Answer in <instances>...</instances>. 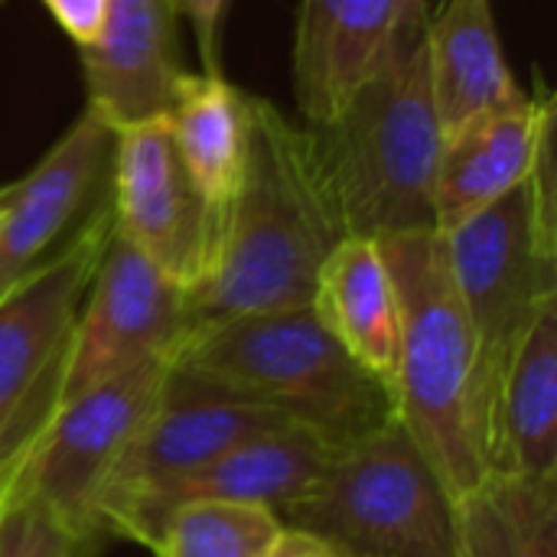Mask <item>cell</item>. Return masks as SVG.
Here are the masks:
<instances>
[{
  "label": "cell",
  "instance_id": "obj_5",
  "mask_svg": "<svg viewBox=\"0 0 557 557\" xmlns=\"http://www.w3.org/2000/svg\"><path fill=\"white\" fill-rule=\"evenodd\" d=\"M170 362L271 408L333 450L395 418L392 392L326 333L310 307L202 326Z\"/></svg>",
  "mask_w": 557,
  "mask_h": 557
},
{
  "label": "cell",
  "instance_id": "obj_1",
  "mask_svg": "<svg viewBox=\"0 0 557 557\" xmlns=\"http://www.w3.org/2000/svg\"><path fill=\"white\" fill-rule=\"evenodd\" d=\"M339 238L346 232L310 127L251 98L245 170L219 215L209 268L186 290V336L238 317L310 307Z\"/></svg>",
  "mask_w": 557,
  "mask_h": 557
},
{
  "label": "cell",
  "instance_id": "obj_22",
  "mask_svg": "<svg viewBox=\"0 0 557 557\" xmlns=\"http://www.w3.org/2000/svg\"><path fill=\"white\" fill-rule=\"evenodd\" d=\"M284 522L274 509L232 499H189L170 509L157 557H271Z\"/></svg>",
  "mask_w": 557,
  "mask_h": 557
},
{
  "label": "cell",
  "instance_id": "obj_18",
  "mask_svg": "<svg viewBox=\"0 0 557 557\" xmlns=\"http://www.w3.org/2000/svg\"><path fill=\"white\" fill-rule=\"evenodd\" d=\"M493 473L557 480V297L542 304L512 356Z\"/></svg>",
  "mask_w": 557,
  "mask_h": 557
},
{
  "label": "cell",
  "instance_id": "obj_8",
  "mask_svg": "<svg viewBox=\"0 0 557 557\" xmlns=\"http://www.w3.org/2000/svg\"><path fill=\"white\" fill-rule=\"evenodd\" d=\"M111 232L108 196L59 255L0 294V483L59 408L72 326Z\"/></svg>",
  "mask_w": 557,
  "mask_h": 557
},
{
  "label": "cell",
  "instance_id": "obj_25",
  "mask_svg": "<svg viewBox=\"0 0 557 557\" xmlns=\"http://www.w3.org/2000/svg\"><path fill=\"white\" fill-rule=\"evenodd\" d=\"M49 7V13L55 16V23L78 42H91L101 29L104 20V7L108 0H42Z\"/></svg>",
  "mask_w": 557,
  "mask_h": 557
},
{
  "label": "cell",
  "instance_id": "obj_24",
  "mask_svg": "<svg viewBox=\"0 0 557 557\" xmlns=\"http://www.w3.org/2000/svg\"><path fill=\"white\" fill-rule=\"evenodd\" d=\"M225 3H228V0H173L176 13H186V20H189L193 29H196V46H199L202 72H212V75L222 72V62H219V39H222Z\"/></svg>",
  "mask_w": 557,
  "mask_h": 557
},
{
  "label": "cell",
  "instance_id": "obj_10",
  "mask_svg": "<svg viewBox=\"0 0 557 557\" xmlns=\"http://www.w3.org/2000/svg\"><path fill=\"white\" fill-rule=\"evenodd\" d=\"M111 183L117 235L176 287L193 290L209 268L219 212L193 183L166 117L114 134Z\"/></svg>",
  "mask_w": 557,
  "mask_h": 557
},
{
  "label": "cell",
  "instance_id": "obj_3",
  "mask_svg": "<svg viewBox=\"0 0 557 557\" xmlns=\"http://www.w3.org/2000/svg\"><path fill=\"white\" fill-rule=\"evenodd\" d=\"M398 300L392 405L457 503L490 476L476 428V343L457 294L444 238L405 232L375 238Z\"/></svg>",
  "mask_w": 557,
  "mask_h": 557
},
{
  "label": "cell",
  "instance_id": "obj_6",
  "mask_svg": "<svg viewBox=\"0 0 557 557\" xmlns=\"http://www.w3.org/2000/svg\"><path fill=\"white\" fill-rule=\"evenodd\" d=\"M277 519L352 557H454L457 542L454 499L398 418L336 450Z\"/></svg>",
  "mask_w": 557,
  "mask_h": 557
},
{
  "label": "cell",
  "instance_id": "obj_23",
  "mask_svg": "<svg viewBox=\"0 0 557 557\" xmlns=\"http://www.w3.org/2000/svg\"><path fill=\"white\" fill-rule=\"evenodd\" d=\"M85 539L59 525L42 506L29 499H3L0 557H82Z\"/></svg>",
  "mask_w": 557,
  "mask_h": 557
},
{
  "label": "cell",
  "instance_id": "obj_14",
  "mask_svg": "<svg viewBox=\"0 0 557 557\" xmlns=\"http://www.w3.org/2000/svg\"><path fill=\"white\" fill-rule=\"evenodd\" d=\"M414 0H300L294 98L310 127L333 121L385 62Z\"/></svg>",
  "mask_w": 557,
  "mask_h": 557
},
{
  "label": "cell",
  "instance_id": "obj_11",
  "mask_svg": "<svg viewBox=\"0 0 557 557\" xmlns=\"http://www.w3.org/2000/svg\"><path fill=\"white\" fill-rule=\"evenodd\" d=\"M183 336L186 290L114 228L72 326L59 405L140 362L173 359Z\"/></svg>",
  "mask_w": 557,
  "mask_h": 557
},
{
  "label": "cell",
  "instance_id": "obj_9",
  "mask_svg": "<svg viewBox=\"0 0 557 557\" xmlns=\"http://www.w3.org/2000/svg\"><path fill=\"white\" fill-rule=\"evenodd\" d=\"M170 359L140 362L62 401L3 476V499H29L91 542L101 532L98 493L150 414Z\"/></svg>",
  "mask_w": 557,
  "mask_h": 557
},
{
  "label": "cell",
  "instance_id": "obj_7",
  "mask_svg": "<svg viewBox=\"0 0 557 557\" xmlns=\"http://www.w3.org/2000/svg\"><path fill=\"white\" fill-rule=\"evenodd\" d=\"M287 424L290 421L271 408L170 362L150 414L98 493L101 529L157 548L163 499L183 480L196 476L232 447Z\"/></svg>",
  "mask_w": 557,
  "mask_h": 557
},
{
  "label": "cell",
  "instance_id": "obj_15",
  "mask_svg": "<svg viewBox=\"0 0 557 557\" xmlns=\"http://www.w3.org/2000/svg\"><path fill=\"white\" fill-rule=\"evenodd\" d=\"M552 131L555 101L525 95L519 104L444 134L434 176V232H450L519 186L552 144Z\"/></svg>",
  "mask_w": 557,
  "mask_h": 557
},
{
  "label": "cell",
  "instance_id": "obj_13",
  "mask_svg": "<svg viewBox=\"0 0 557 557\" xmlns=\"http://www.w3.org/2000/svg\"><path fill=\"white\" fill-rule=\"evenodd\" d=\"M114 134L85 111L16 183L0 186V294L42 264L85 209L111 160Z\"/></svg>",
  "mask_w": 557,
  "mask_h": 557
},
{
  "label": "cell",
  "instance_id": "obj_4",
  "mask_svg": "<svg viewBox=\"0 0 557 557\" xmlns=\"http://www.w3.org/2000/svg\"><path fill=\"white\" fill-rule=\"evenodd\" d=\"M437 235L476 343V428L493 473L512 356L542 304L557 297L555 147L519 186Z\"/></svg>",
  "mask_w": 557,
  "mask_h": 557
},
{
  "label": "cell",
  "instance_id": "obj_16",
  "mask_svg": "<svg viewBox=\"0 0 557 557\" xmlns=\"http://www.w3.org/2000/svg\"><path fill=\"white\" fill-rule=\"evenodd\" d=\"M310 310L388 392L398 362V300L375 238L346 235L326 255Z\"/></svg>",
  "mask_w": 557,
  "mask_h": 557
},
{
  "label": "cell",
  "instance_id": "obj_27",
  "mask_svg": "<svg viewBox=\"0 0 557 557\" xmlns=\"http://www.w3.org/2000/svg\"><path fill=\"white\" fill-rule=\"evenodd\" d=\"M0 512H3V486H0Z\"/></svg>",
  "mask_w": 557,
  "mask_h": 557
},
{
  "label": "cell",
  "instance_id": "obj_17",
  "mask_svg": "<svg viewBox=\"0 0 557 557\" xmlns=\"http://www.w3.org/2000/svg\"><path fill=\"white\" fill-rule=\"evenodd\" d=\"M428 59L444 134L525 98L503 55L493 0H444L428 16Z\"/></svg>",
  "mask_w": 557,
  "mask_h": 557
},
{
  "label": "cell",
  "instance_id": "obj_26",
  "mask_svg": "<svg viewBox=\"0 0 557 557\" xmlns=\"http://www.w3.org/2000/svg\"><path fill=\"white\" fill-rule=\"evenodd\" d=\"M271 557H352V555H346L343 548L330 545L326 539H317V535H310V532H300V529H287V525H284V532H281V539H277V545H274Z\"/></svg>",
  "mask_w": 557,
  "mask_h": 557
},
{
  "label": "cell",
  "instance_id": "obj_2",
  "mask_svg": "<svg viewBox=\"0 0 557 557\" xmlns=\"http://www.w3.org/2000/svg\"><path fill=\"white\" fill-rule=\"evenodd\" d=\"M428 16V0H414L375 75L333 121L307 124L346 235L392 238L434 228L444 127L431 82Z\"/></svg>",
  "mask_w": 557,
  "mask_h": 557
},
{
  "label": "cell",
  "instance_id": "obj_21",
  "mask_svg": "<svg viewBox=\"0 0 557 557\" xmlns=\"http://www.w3.org/2000/svg\"><path fill=\"white\" fill-rule=\"evenodd\" d=\"M454 512V557H557V480L490 473Z\"/></svg>",
  "mask_w": 557,
  "mask_h": 557
},
{
  "label": "cell",
  "instance_id": "obj_19",
  "mask_svg": "<svg viewBox=\"0 0 557 557\" xmlns=\"http://www.w3.org/2000/svg\"><path fill=\"white\" fill-rule=\"evenodd\" d=\"M336 450L317 434L287 424L268 434H258L215 463L183 480L163 499V522L173 506L189 499H232V503H258L268 509H281L313 486Z\"/></svg>",
  "mask_w": 557,
  "mask_h": 557
},
{
  "label": "cell",
  "instance_id": "obj_20",
  "mask_svg": "<svg viewBox=\"0 0 557 557\" xmlns=\"http://www.w3.org/2000/svg\"><path fill=\"white\" fill-rule=\"evenodd\" d=\"M166 121L193 183L222 215L245 170L251 95H242L222 72H186Z\"/></svg>",
  "mask_w": 557,
  "mask_h": 557
},
{
  "label": "cell",
  "instance_id": "obj_12",
  "mask_svg": "<svg viewBox=\"0 0 557 557\" xmlns=\"http://www.w3.org/2000/svg\"><path fill=\"white\" fill-rule=\"evenodd\" d=\"M88 108L111 134L170 114L180 78L173 0H108L101 29L82 46Z\"/></svg>",
  "mask_w": 557,
  "mask_h": 557
}]
</instances>
